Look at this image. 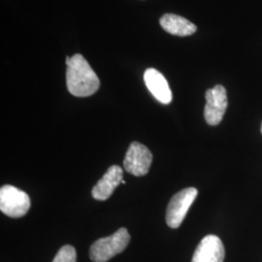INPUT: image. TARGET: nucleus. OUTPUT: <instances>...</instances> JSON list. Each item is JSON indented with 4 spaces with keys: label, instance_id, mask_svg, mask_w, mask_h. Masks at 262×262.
Here are the masks:
<instances>
[{
    "label": "nucleus",
    "instance_id": "1",
    "mask_svg": "<svg viewBox=\"0 0 262 262\" xmlns=\"http://www.w3.org/2000/svg\"><path fill=\"white\" fill-rule=\"evenodd\" d=\"M66 84L69 93L77 97H86L95 94L100 82L84 56L76 54L66 57Z\"/></svg>",
    "mask_w": 262,
    "mask_h": 262
},
{
    "label": "nucleus",
    "instance_id": "2",
    "mask_svg": "<svg viewBox=\"0 0 262 262\" xmlns=\"http://www.w3.org/2000/svg\"><path fill=\"white\" fill-rule=\"evenodd\" d=\"M129 241L130 235L127 229L120 228L111 236L96 240L91 247L90 257L94 262L108 261L115 255L122 253Z\"/></svg>",
    "mask_w": 262,
    "mask_h": 262
},
{
    "label": "nucleus",
    "instance_id": "3",
    "mask_svg": "<svg viewBox=\"0 0 262 262\" xmlns=\"http://www.w3.org/2000/svg\"><path fill=\"white\" fill-rule=\"evenodd\" d=\"M30 208V199L27 192L13 186L0 188V210L10 217H21Z\"/></svg>",
    "mask_w": 262,
    "mask_h": 262
},
{
    "label": "nucleus",
    "instance_id": "4",
    "mask_svg": "<svg viewBox=\"0 0 262 262\" xmlns=\"http://www.w3.org/2000/svg\"><path fill=\"white\" fill-rule=\"evenodd\" d=\"M197 194L195 187H187L171 198L166 211V224L169 227L178 228L182 225Z\"/></svg>",
    "mask_w": 262,
    "mask_h": 262
},
{
    "label": "nucleus",
    "instance_id": "5",
    "mask_svg": "<svg viewBox=\"0 0 262 262\" xmlns=\"http://www.w3.org/2000/svg\"><path fill=\"white\" fill-rule=\"evenodd\" d=\"M152 161L150 150L138 142L131 143L123 160L124 169L134 176L140 177L146 175Z\"/></svg>",
    "mask_w": 262,
    "mask_h": 262
},
{
    "label": "nucleus",
    "instance_id": "6",
    "mask_svg": "<svg viewBox=\"0 0 262 262\" xmlns=\"http://www.w3.org/2000/svg\"><path fill=\"white\" fill-rule=\"evenodd\" d=\"M206 105L204 108V118L208 124L217 125L225 116L228 100L225 86L217 84L208 90L205 94Z\"/></svg>",
    "mask_w": 262,
    "mask_h": 262
},
{
    "label": "nucleus",
    "instance_id": "7",
    "mask_svg": "<svg viewBox=\"0 0 262 262\" xmlns=\"http://www.w3.org/2000/svg\"><path fill=\"white\" fill-rule=\"evenodd\" d=\"M225 255L222 240L215 235H207L197 246L191 262H224Z\"/></svg>",
    "mask_w": 262,
    "mask_h": 262
},
{
    "label": "nucleus",
    "instance_id": "8",
    "mask_svg": "<svg viewBox=\"0 0 262 262\" xmlns=\"http://www.w3.org/2000/svg\"><path fill=\"white\" fill-rule=\"evenodd\" d=\"M122 169L119 165H113L109 167L92 190V195L94 199L99 201H105L111 196L122 181Z\"/></svg>",
    "mask_w": 262,
    "mask_h": 262
},
{
    "label": "nucleus",
    "instance_id": "9",
    "mask_svg": "<svg viewBox=\"0 0 262 262\" xmlns=\"http://www.w3.org/2000/svg\"><path fill=\"white\" fill-rule=\"evenodd\" d=\"M144 81L150 94L160 103L169 104L172 101V93L165 77L155 68H149L144 73Z\"/></svg>",
    "mask_w": 262,
    "mask_h": 262
},
{
    "label": "nucleus",
    "instance_id": "10",
    "mask_svg": "<svg viewBox=\"0 0 262 262\" xmlns=\"http://www.w3.org/2000/svg\"><path fill=\"white\" fill-rule=\"evenodd\" d=\"M160 26L170 34L177 36H189L196 32L197 28L188 19L174 14H165L160 19Z\"/></svg>",
    "mask_w": 262,
    "mask_h": 262
},
{
    "label": "nucleus",
    "instance_id": "11",
    "mask_svg": "<svg viewBox=\"0 0 262 262\" xmlns=\"http://www.w3.org/2000/svg\"><path fill=\"white\" fill-rule=\"evenodd\" d=\"M76 250L70 245L63 246L56 254L53 262H76Z\"/></svg>",
    "mask_w": 262,
    "mask_h": 262
},
{
    "label": "nucleus",
    "instance_id": "12",
    "mask_svg": "<svg viewBox=\"0 0 262 262\" xmlns=\"http://www.w3.org/2000/svg\"><path fill=\"white\" fill-rule=\"evenodd\" d=\"M122 184H123V185H124V184H125V181H124V180H122Z\"/></svg>",
    "mask_w": 262,
    "mask_h": 262
},
{
    "label": "nucleus",
    "instance_id": "13",
    "mask_svg": "<svg viewBox=\"0 0 262 262\" xmlns=\"http://www.w3.org/2000/svg\"><path fill=\"white\" fill-rule=\"evenodd\" d=\"M261 133H262V124H261Z\"/></svg>",
    "mask_w": 262,
    "mask_h": 262
}]
</instances>
